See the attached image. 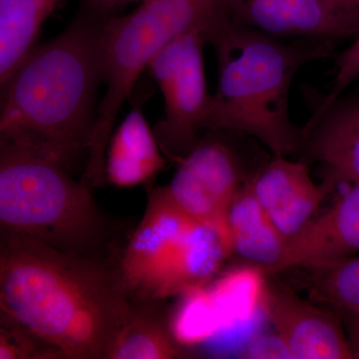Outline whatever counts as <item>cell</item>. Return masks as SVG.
I'll return each mask as SVG.
<instances>
[{"instance_id": "1", "label": "cell", "mask_w": 359, "mask_h": 359, "mask_svg": "<svg viewBox=\"0 0 359 359\" xmlns=\"http://www.w3.org/2000/svg\"><path fill=\"white\" fill-rule=\"evenodd\" d=\"M120 259L0 233V313L63 358L108 359L132 306Z\"/></svg>"}, {"instance_id": "2", "label": "cell", "mask_w": 359, "mask_h": 359, "mask_svg": "<svg viewBox=\"0 0 359 359\" xmlns=\"http://www.w3.org/2000/svg\"><path fill=\"white\" fill-rule=\"evenodd\" d=\"M112 14L85 2L62 32L37 45L0 85V141L36 149L70 170L88 158L104 83V32Z\"/></svg>"}, {"instance_id": "3", "label": "cell", "mask_w": 359, "mask_h": 359, "mask_svg": "<svg viewBox=\"0 0 359 359\" xmlns=\"http://www.w3.org/2000/svg\"><path fill=\"white\" fill-rule=\"evenodd\" d=\"M209 42L218 57L219 81L205 129L250 135L273 155L299 153L302 132L290 118V86L297 71L327 57L332 46L283 43L233 21Z\"/></svg>"}, {"instance_id": "4", "label": "cell", "mask_w": 359, "mask_h": 359, "mask_svg": "<svg viewBox=\"0 0 359 359\" xmlns=\"http://www.w3.org/2000/svg\"><path fill=\"white\" fill-rule=\"evenodd\" d=\"M60 161L0 141V233L81 256L121 259V228Z\"/></svg>"}, {"instance_id": "5", "label": "cell", "mask_w": 359, "mask_h": 359, "mask_svg": "<svg viewBox=\"0 0 359 359\" xmlns=\"http://www.w3.org/2000/svg\"><path fill=\"white\" fill-rule=\"evenodd\" d=\"M226 20V0H144L132 13L110 16L103 39L105 91L84 168L85 183H105V153L116 118L153 59L194 30L205 32L209 42Z\"/></svg>"}, {"instance_id": "6", "label": "cell", "mask_w": 359, "mask_h": 359, "mask_svg": "<svg viewBox=\"0 0 359 359\" xmlns=\"http://www.w3.org/2000/svg\"><path fill=\"white\" fill-rule=\"evenodd\" d=\"M201 30L186 33L165 47L148 71L164 100V119L155 128L164 154L179 162L199 143L214 102L205 78L204 45Z\"/></svg>"}, {"instance_id": "7", "label": "cell", "mask_w": 359, "mask_h": 359, "mask_svg": "<svg viewBox=\"0 0 359 359\" xmlns=\"http://www.w3.org/2000/svg\"><path fill=\"white\" fill-rule=\"evenodd\" d=\"M178 163L173 179L163 187L168 199L191 221L216 228L230 238L229 212L245 182L237 156L224 142L209 138Z\"/></svg>"}, {"instance_id": "8", "label": "cell", "mask_w": 359, "mask_h": 359, "mask_svg": "<svg viewBox=\"0 0 359 359\" xmlns=\"http://www.w3.org/2000/svg\"><path fill=\"white\" fill-rule=\"evenodd\" d=\"M261 306L294 359H353L339 314L302 299L283 283L264 280Z\"/></svg>"}, {"instance_id": "9", "label": "cell", "mask_w": 359, "mask_h": 359, "mask_svg": "<svg viewBox=\"0 0 359 359\" xmlns=\"http://www.w3.org/2000/svg\"><path fill=\"white\" fill-rule=\"evenodd\" d=\"M250 181L259 204L287 240L306 228L335 187L327 179L314 183L306 163L282 155H275Z\"/></svg>"}, {"instance_id": "10", "label": "cell", "mask_w": 359, "mask_h": 359, "mask_svg": "<svg viewBox=\"0 0 359 359\" xmlns=\"http://www.w3.org/2000/svg\"><path fill=\"white\" fill-rule=\"evenodd\" d=\"M302 162H318L335 185L359 183V89L341 94L304 125Z\"/></svg>"}, {"instance_id": "11", "label": "cell", "mask_w": 359, "mask_h": 359, "mask_svg": "<svg viewBox=\"0 0 359 359\" xmlns=\"http://www.w3.org/2000/svg\"><path fill=\"white\" fill-rule=\"evenodd\" d=\"M233 254L230 238L208 224L193 222L184 231L138 299H166L205 287Z\"/></svg>"}, {"instance_id": "12", "label": "cell", "mask_w": 359, "mask_h": 359, "mask_svg": "<svg viewBox=\"0 0 359 359\" xmlns=\"http://www.w3.org/2000/svg\"><path fill=\"white\" fill-rule=\"evenodd\" d=\"M359 252V183L327 212L290 238L280 263L266 276L355 256Z\"/></svg>"}, {"instance_id": "13", "label": "cell", "mask_w": 359, "mask_h": 359, "mask_svg": "<svg viewBox=\"0 0 359 359\" xmlns=\"http://www.w3.org/2000/svg\"><path fill=\"white\" fill-rule=\"evenodd\" d=\"M192 223L168 199L163 188L151 192L145 214L120 259V269L132 299L143 294L156 269Z\"/></svg>"}, {"instance_id": "14", "label": "cell", "mask_w": 359, "mask_h": 359, "mask_svg": "<svg viewBox=\"0 0 359 359\" xmlns=\"http://www.w3.org/2000/svg\"><path fill=\"white\" fill-rule=\"evenodd\" d=\"M229 20L276 39L349 37L323 0H226Z\"/></svg>"}, {"instance_id": "15", "label": "cell", "mask_w": 359, "mask_h": 359, "mask_svg": "<svg viewBox=\"0 0 359 359\" xmlns=\"http://www.w3.org/2000/svg\"><path fill=\"white\" fill-rule=\"evenodd\" d=\"M140 100L111 134L105 153L106 182L117 188L148 183L166 167V159Z\"/></svg>"}, {"instance_id": "16", "label": "cell", "mask_w": 359, "mask_h": 359, "mask_svg": "<svg viewBox=\"0 0 359 359\" xmlns=\"http://www.w3.org/2000/svg\"><path fill=\"white\" fill-rule=\"evenodd\" d=\"M228 228L233 252L257 264L264 275L280 263L289 240L259 204L250 180L233 201Z\"/></svg>"}, {"instance_id": "17", "label": "cell", "mask_w": 359, "mask_h": 359, "mask_svg": "<svg viewBox=\"0 0 359 359\" xmlns=\"http://www.w3.org/2000/svg\"><path fill=\"white\" fill-rule=\"evenodd\" d=\"M58 0H0V85L37 46L40 29Z\"/></svg>"}, {"instance_id": "18", "label": "cell", "mask_w": 359, "mask_h": 359, "mask_svg": "<svg viewBox=\"0 0 359 359\" xmlns=\"http://www.w3.org/2000/svg\"><path fill=\"white\" fill-rule=\"evenodd\" d=\"M135 299L108 359L181 358V346L152 304L154 299Z\"/></svg>"}, {"instance_id": "19", "label": "cell", "mask_w": 359, "mask_h": 359, "mask_svg": "<svg viewBox=\"0 0 359 359\" xmlns=\"http://www.w3.org/2000/svg\"><path fill=\"white\" fill-rule=\"evenodd\" d=\"M309 295L334 311L359 313V256L308 266Z\"/></svg>"}, {"instance_id": "20", "label": "cell", "mask_w": 359, "mask_h": 359, "mask_svg": "<svg viewBox=\"0 0 359 359\" xmlns=\"http://www.w3.org/2000/svg\"><path fill=\"white\" fill-rule=\"evenodd\" d=\"M169 327L180 346L204 344L218 334L223 320L210 287L205 285L182 294Z\"/></svg>"}, {"instance_id": "21", "label": "cell", "mask_w": 359, "mask_h": 359, "mask_svg": "<svg viewBox=\"0 0 359 359\" xmlns=\"http://www.w3.org/2000/svg\"><path fill=\"white\" fill-rule=\"evenodd\" d=\"M263 275L262 269H238L219 278L210 287L221 313L223 327L254 320L261 313Z\"/></svg>"}, {"instance_id": "22", "label": "cell", "mask_w": 359, "mask_h": 359, "mask_svg": "<svg viewBox=\"0 0 359 359\" xmlns=\"http://www.w3.org/2000/svg\"><path fill=\"white\" fill-rule=\"evenodd\" d=\"M47 358H63L57 349L18 321L0 313V359Z\"/></svg>"}, {"instance_id": "23", "label": "cell", "mask_w": 359, "mask_h": 359, "mask_svg": "<svg viewBox=\"0 0 359 359\" xmlns=\"http://www.w3.org/2000/svg\"><path fill=\"white\" fill-rule=\"evenodd\" d=\"M242 355L245 358L294 359L290 346L278 332L255 337Z\"/></svg>"}, {"instance_id": "24", "label": "cell", "mask_w": 359, "mask_h": 359, "mask_svg": "<svg viewBox=\"0 0 359 359\" xmlns=\"http://www.w3.org/2000/svg\"><path fill=\"white\" fill-rule=\"evenodd\" d=\"M348 36L359 32V0H323Z\"/></svg>"}, {"instance_id": "25", "label": "cell", "mask_w": 359, "mask_h": 359, "mask_svg": "<svg viewBox=\"0 0 359 359\" xmlns=\"http://www.w3.org/2000/svg\"><path fill=\"white\" fill-rule=\"evenodd\" d=\"M334 311L341 320L353 358L359 359V313L348 311Z\"/></svg>"}, {"instance_id": "26", "label": "cell", "mask_w": 359, "mask_h": 359, "mask_svg": "<svg viewBox=\"0 0 359 359\" xmlns=\"http://www.w3.org/2000/svg\"><path fill=\"white\" fill-rule=\"evenodd\" d=\"M142 1L144 0H85V2L105 7L111 11L116 6H125V4H133V2H140L141 4Z\"/></svg>"}]
</instances>
